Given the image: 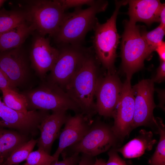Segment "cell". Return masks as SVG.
Instances as JSON below:
<instances>
[{
    "instance_id": "obj_1",
    "label": "cell",
    "mask_w": 165,
    "mask_h": 165,
    "mask_svg": "<svg viewBox=\"0 0 165 165\" xmlns=\"http://www.w3.org/2000/svg\"><path fill=\"white\" fill-rule=\"evenodd\" d=\"M99 63L92 50L64 89L78 106L81 113L90 120L97 112L94 98L99 78Z\"/></svg>"
},
{
    "instance_id": "obj_2",
    "label": "cell",
    "mask_w": 165,
    "mask_h": 165,
    "mask_svg": "<svg viewBox=\"0 0 165 165\" xmlns=\"http://www.w3.org/2000/svg\"><path fill=\"white\" fill-rule=\"evenodd\" d=\"M108 5L105 0H95L86 9L76 8L72 13H67L57 32L54 36L60 45H81L87 33L93 30L98 21L97 14L105 11Z\"/></svg>"
},
{
    "instance_id": "obj_3",
    "label": "cell",
    "mask_w": 165,
    "mask_h": 165,
    "mask_svg": "<svg viewBox=\"0 0 165 165\" xmlns=\"http://www.w3.org/2000/svg\"><path fill=\"white\" fill-rule=\"evenodd\" d=\"M115 8L111 17L103 24L98 21L93 30V47L99 63L108 72H115L116 50L121 37L118 33L116 21L119 10L128 4L127 0L116 1Z\"/></svg>"
},
{
    "instance_id": "obj_4",
    "label": "cell",
    "mask_w": 165,
    "mask_h": 165,
    "mask_svg": "<svg viewBox=\"0 0 165 165\" xmlns=\"http://www.w3.org/2000/svg\"><path fill=\"white\" fill-rule=\"evenodd\" d=\"M20 92L25 98L28 111L71 110L81 113L78 106L64 90L46 79L40 81L35 87Z\"/></svg>"
},
{
    "instance_id": "obj_5",
    "label": "cell",
    "mask_w": 165,
    "mask_h": 165,
    "mask_svg": "<svg viewBox=\"0 0 165 165\" xmlns=\"http://www.w3.org/2000/svg\"><path fill=\"white\" fill-rule=\"evenodd\" d=\"M124 30L121 42V68L127 79L141 69L145 60L150 55L139 26L128 20L124 21Z\"/></svg>"
},
{
    "instance_id": "obj_6",
    "label": "cell",
    "mask_w": 165,
    "mask_h": 165,
    "mask_svg": "<svg viewBox=\"0 0 165 165\" xmlns=\"http://www.w3.org/2000/svg\"><path fill=\"white\" fill-rule=\"evenodd\" d=\"M20 48L0 52V68L7 78L11 88L18 92L33 88L35 79L38 77L29 57Z\"/></svg>"
},
{
    "instance_id": "obj_7",
    "label": "cell",
    "mask_w": 165,
    "mask_h": 165,
    "mask_svg": "<svg viewBox=\"0 0 165 165\" xmlns=\"http://www.w3.org/2000/svg\"><path fill=\"white\" fill-rule=\"evenodd\" d=\"M58 59L45 79L64 90L81 67L91 51L81 45H61Z\"/></svg>"
},
{
    "instance_id": "obj_8",
    "label": "cell",
    "mask_w": 165,
    "mask_h": 165,
    "mask_svg": "<svg viewBox=\"0 0 165 165\" xmlns=\"http://www.w3.org/2000/svg\"><path fill=\"white\" fill-rule=\"evenodd\" d=\"M30 4L26 11L28 21L39 35L54 37L67 14L59 0L33 1Z\"/></svg>"
},
{
    "instance_id": "obj_9",
    "label": "cell",
    "mask_w": 165,
    "mask_h": 165,
    "mask_svg": "<svg viewBox=\"0 0 165 165\" xmlns=\"http://www.w3.org/2000/svg\"><path fill=\"white\" fill-rule=\"evenodd\" d=\"M117 139L112 127L101 121H93L82 139L65 149L61 154L63 158L75 153H84L94 157L114 146Z\"/></svg>"
},
{
    "instance_id": "obj_10",
    "label": "cell",
    "mask_w": 165,
    "mask_h": 165,
    "mask_svg": "<svg viewBox=\"0 0 165 165\" xmlns=\"http://www.w3.org/2000/svg\"><path fill=\"white\" fill-rule=\"evenodd\" d=\"M47 111L20 112L9 108L3 103L0 105V127L15 129L27 136L33 135L42 120L49 114Z\"/></svg>"
},
{
    "instance_id": "obj_11",
    "label": "cell",
    "mask_w": 165,
    "mask_h": 165,
    "mask_svg": "<svg viewBox=\"0 0 165 165\" xmlns=\"http://www.w3.org/2000/svg\"><path fill=\"white\" fill-rule=\"evenodd\" d=\"M123 84L115 72H108L98 78L95 96L97 112L105 117H112L119 102Z\"/></svg>"
},
{
    "instance_id": "obj_12",
    "label": "cell",
    "mask_w": 165,
    "mask_h": 165,
    "mask_svg": "<svg viewBox=\"0 0 165 165\" xmlns=\"http://www.w3.org/2000/svg\"><path fill=\"white\" fill-rule=\"evenodd\" d=\"M134 96V111L131 130L142 126L154 125L153 111L156 107L153 99L154 82L143 79L132 87Z\"/></svg>"
},
{
    "instance_id": "obj_13",
    "label": "cell",
    "mask_w": 165,
    "mask_h": 165,
    "mask_svg": "<svg viewBox=\"0 0 165 165\" xmlns=\"http://www.w3.org/2000/svg\"><path fill=\"white\" fill-rule=\"evenodd\" d=\"M134 96L130 80L123 83L120 98L113 115L112 129L117 139L122 140L131 131L134 111Z\"/></svg>"
},
{
    "instance_id": "obj_14",
    "label": "cell",
    "mask_w": 165,
    "mask_h": 165,
    "mask_svg": "<svg viewBox=\"0 0 165 165\" xmlns=\"http://www.w3.org/2000/svg\"><path fill=\"white\" fill-rule=\"evenodd\" d=\"M59 54V49L51 46L49 38L38 34L34 40L29 56L31 66L40 81L45 79Z\"/></svg>"
},
{
    "instance_id": "obj_15",
    "label": "cell",
    "mask_w": 165,
    "mask_h": 165,
    "mask_svg": "<svg viewBox=\"0 0 165 165\" xmlns=\"http://www.w3.org/2000/svg\"><path fill=\"white\" fill-rule=\"evenodd\" d=\"M92 122L80 112L73 116H68L59 136L58 148L53 155L57 160L65 149L82 139L89 131Z\"/></svg>"
},
{
    "instance_id": "obj_16",
    "label": "cell",
    "mask_w": 165,
    "mask_h": 165,
    "mask_svg": "<svg viewBox=\"0 0 165 165\" xmlns=\"http://www.w3.org/2000/svg\"><path fill=\"white\" fill-rule=\"evenodd\" d=\"M68 116L66 111L53 112L47 115L38 127L40 135L37 144L38 148L50 154L52 145L59 137L60 130Z\"/></svg>"
},
{
    "instance_id": "obj_17",
    "label": "cell",
    "mask_w": 165,
    "mask_h": 165,
    "mask_svg": "<svg viewBox=\"0 0 165 165\" xmlns=\"http://www.w3.org/2000/svg\"><path fill=\"white\" fill-rule=\"evenodd\" d=\"M129 7L127 14L129 21L136 24L143 22L148 26L160 22L159 15L163 3L159 0H127Z\"/></svg>"
},
{
    "instance_id": "obj_18",
    "label": "cell",
    "mask_w": 165,
    "mask_h": 165,
    "mask_svg": "<svg viewBox=\"0 0 165 165\" xmlns=\"http://www.w3.org/2000/svg\"><path fill=\"white\" fill-rule=\"evenodd\" d=\"M150 131L142 129L138 135L124 146L116 148L117 152L121 153L126 158L131 159L140 157L146 151L152 149L156 140L153 138Z\"/></svg>"
},
{
    "instance_id": "obj_19",
    "label": "cell",
    "mask_w": 165,
    "mask_h": 165,
    "mask_svg": "<svg viewBox=\"0 0 165 165\" xmlns=\"http://www.w3.org/2000/svg\"><path fill=\"white\" fill-rule=\"evenodd\" d=\"M35 30L33 26L27 21L8 31L0 34V52L20 47Z\"/></svg>"
},
{
    "instance_id": "obj_20",
    "label": "cell",
    "mask_w": 165,
    "mask_h": 165,
    "mask_svg": "<svg viewBox=\"0 0 165 165\" xmlns=\"http://www.w3.org/2000/svg\"><path fill=\"white\" fill-rule=\"evenodd\" d=\"M28 137L18 131L0 127V157L5 160L20 145L29 140Z\"/></svg>"
},
{
    "instance_id": "obj_21",
    "label": "cell",
    "mask_w": 165,
    "mask_h": 165,
    "mask_svg": "<svg viewBox=\"0 0 165 165\" xmlns=\"http://www.w3.org/2000/svg\"><path fill=\"white\" fill-rule=\"evenodd\" d=\"M26 11L0 10V34L8 31L27 22Z\"/></svg>"
},
{
    "instance_id": "obj_22",
    "label": "cell",
    "mask_w": 165,
    "mask_h": 165,
    "mask_svg": "<svg viewBox=\"0 0 165 165\" xmlns=\"http://www.w3.org/2000/svg\"><path fill=\"white\" fill-rule=\"evenodd\" d=\"M38 139L32 138L15 149L5 160L4 165H18L26 160L37 144Z\"/></svg>"
},
{
    "instance_id": "obj_23",
    "label": "cell",
    "mask_w": 165,
    "mask_h": 165,
    "mask_svg": "<svg viewBox=\"0 0 165 165\" xmlns=\"http://www.w3.org/2000/svg\"><path fill=\"white\" fill-rule=\"evenodd\" d=\"M155 127L160 140L156 150L148 161L149 165H165V127L160 119H156Z\"/></svg>"
},
{
    "instance_id": "obj_24",
    "label": "cell",
    "mask_w": 165,
    "mask_h": 165,
    "mask_svg": "<svg viewBox=\"0 0 165 165\" xmlns=\"http://www.w3.org/2000/svg\"><path fill=\"white\" fill-rule=\"evenodd\" d=\"M4 103L9 108L15 111L25 112L28 110L25 98L20 92L11 89L1 90Z\"/></svg>"
},
{
    "instance_id": "obj_25",
    "label": "cell",
    "mask_w": 165,
    "mask_h": 165,
    "mask_svg": "<svg viewBox=\"0 0 165 165\" xmlns=\"http://www.w3.org/2000/svg\"><path fill=\"white\" fill-rule=\"evenodd\" d=\"M141 35L145 40L150 55L155 51L157 46L163 41L165 28L160 25L151 31H147L145 28H140Z\"/></svg>"
},
{
    "instance_id": "obj_26",
    "label": "cell",
    "mask_w": 165,
    "mask_h": 165,
    "mask_svg": "<svg viewBox=\"0 0 165 165\" xmlns=\"http://www.w3.org/2000/svg\"><path fill=\"white\" fill-rule=\"evenodd\" d=\"M23 165H50L57 161L44 150L38 148L31 152Z\"/></svg>"
},
{
    "instance_id": "obj_27",
    "label": "cell",
    "mask_w": 165,
    "mask_h": 165,
    "mask_svg": "<svg viewBox=\"0 0 165 165\" xmlns=\"http://www.w3.org/2000/svg\"><path fill=\"white\" fill-rule=\"evenodd\" d=\"M64 10L71 8L81 7L84 5L90 6L93 4L95 0H58Z\"/></svg>"
},
{
    "instance_id": "obj_28",
    "label": "cell",
    "mask_w": 165,
    "mask_h": 165,
    "mask_svg": "<svg viewBox=\"0 0 165 165\" xmlns=\"http://www.w3.org/2000/svg\"><path fill=\"white\" fill-rule=\"evenodd\" d=\"M116 148L112 147L110 149L108 152V159L105 165H127L119 155Z\"/></svg>"
},
{
    "instance_id": "obj_29",
    "label": "cell",
    "mask_w": 165,
    "mask_h": 165,
    "mask_svg": "<svg viewBox=\"0 0 165 165\" xmlns=\"http://www.w3.org/2000/svg\"><path fill=\"white\" fill-rule=\"evenodd\" d=\"M80 158L79 154L75 153L64 158L61 161H55L50 165H75L78 163Z\"/></svg>"
},
{
    "instance_id": "obj_30",
    "label": "cell",
    "mask_w": 165,
    "mask_h": 165,
    "mask_svg": "<svg viewBox=\"0 0 165 165\" xmlns=\"http://www.w3.org/2000/svg\"><path fill=\"white\" fill-rule=\"evenodd\" d=\"M165 78V61H160V64L156 70V74L152 79L154 82L160 83L163 81Z\"/></svg>"
},
{
    "instance_id": "obj_31",
    "label": "cell",
    "mask_w": 165,
    "mask_h": 165,
    "mask_svg": "<svg viewBox=\"0 0 165 165\" xmlns=\"http://www.w3.org/2000/svg\"><path fill=\"white\" fill-rule=\"evenodd\" d=\"M94 161V157L86 154L82 153L78 165H93Z\"/></svg>"
},
{
    "instance_id": "obj_32",
    "label": "cell",
    "mask_w": 165,
    "mask_h": 165,
    "mask_svg": "<svg viewBox=\"0 0 165 165\" xmlns=\"http://www.w3.org/2000/svg\"><path fill=\"white\" fill-rule=\"evenodd\" d=\"M7 89H11L10 83L5 74L0 68V90Z\"/></svg>"
},
{
    "instance_id": "obj_33",
    "label": "cell",
    "mask_w": 165,
    "mask_h": 165,
    "mask_svg": "<svg viewBox=\"0 0 165 165\" xmlns=\"http://www.w3.org/2000/svg\"><path fill=\"white\" fill-rule=\"evenodd\" d=\"M155 51L158 53L160 61H165V42L164 41L157 46Z\"/></svg>"
},
{
    "instance_id": "obj_34",
    "label": "cell",
    "mask_w": 165,
    "mask_h": 165,
    "mask_svg": "<svg viewBox=\"0 0 165 165\" xmlns=\"http://www.w3.org/2000/svg\"><path fill=\"white\" fill-rule=\"evenodd\" d=\"M160 25L165 28V4L163 3L159 15Z\"/></svg>"
},
{
    "instance_id": "obj_35",
    "label": "cell",
    "mask_w": 165,
    "mask_h": 165,
    "mask_svg": "<svg viewBox=\"0 0 165 165\" xmlns=\"http://www.w3.org/2000/svg\"><path fill=\"white\" fill-rule=\"evenodd\" d=\"M105 162L101 159H96L93 165H105Z\"/></svg>"
},
{
    "instance_id": "obj_36",
    "label": "cell",
    "mask_w": 165,
    "mask_h": 165,
    "mask_svg": "<svg viewBox=\"0 0 165 165\" xmlns=\"http://www.w3.org/2000/svg\"><path fill=\"white\" fill-rule=\"evenodd\" d=\"M5 159L3 158L0 157V165H4Z\"/></svg>"
},
{
    "instance_id": "obj_37",
    "label": "cell",
    "mask_w": 165,
    "mask_h": 165,
    "mask_svg": "<svg viewBox=\"0 0 165 165\" xmlns=\"http://www.w3.org/2000/svg\"><path fill=\"white\" fill-rule=\"evenodd\" d=\"M5 1V0H0V9Z\"/></svg>"
},
{
    "instance_id": "obj_38",
    "label": "cell",
    "mask_w": 165,
    "mask_h": 165,
    "mask_svg": "<svg viewBox=\"0 0 165 165\" xmlns=\"http://www.w3.org/2000/svg\"><path fill=\"white\" fill-rule=\"evenodd\" d=\"M3 103L2 102V101H1V98H0V105L1 104H2V103Z\"/></svg>"
},
{
    "instance_id": "obj_39",
    "label": "cell",
    "mask_w": 165,
    "mask_h": 165,
    "mask_svg": "<svg viewBox=\"0 0 165 165\" xmlns=\"http://www.w3.org/2000/svg\"><path fill=\"white\" fill-rule=\"evenodd\" d=\"M77 165V164H76V165Z\"/></svg>"
}]
</instances>
